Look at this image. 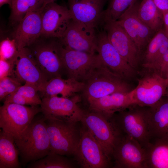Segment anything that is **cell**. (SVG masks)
I'll list each match as a JSON object with an SVG mask.
<instances>
[{"mask_svg": "<svg viewBox=\"0 0 168 168\" xmlns=\"http://www.w3.org/2000/svg\"><path fill=\"white\" fill-rule=\"evenodd\" d=\"M46 118L43 115L34 118L20 134L14 138L23 165L45 157L51 152Z\"/></svg>", "mask_w": 168, "mask_h": 168, "instance_id": "obj_1", "label": "cell"}, {"mask_svg": "<svg viewBox=\"0 0 168 168\" xmlns=\"http://www.w3.org/2000/svg\"><path fill=\"white\" fill-rule=\"evenodd\" d=\"M57 45L68 78L85 82L103 64L98 54L71 49L63 45L58 39Z\"/></svg>", "mask_w": 168, "mask_h": 168, "instance_id": "obj_2", "label": "cell"}, {"mask_svg": "<svg viewBox=\"0 0 168 168\" xmlns=\"http://www.w3.org/2000/svg\"><path fill=\"white\" fill-rule=\"evenodd\" d=\"M147 107L134 104L111 118L122 134L132 138L143 148L151 140L147 118Z\"/></svg>", "mask_w": 168, "mask_h": 168, "instance_id": "obj_3", "label": "cell"}, {"mask_svg": "<svg viewBox=\"0 0 168 168\" xmlns=\"http://www.w3.org/2000/svg\"><path fill=\"white\" fill-rule=\"evenodd\" d=\"M82 91L87 101L116 92H128L133 89L130 83L111 72L103 64L85 82Z\"/></svg>", "mask_w": 168, "mask_h": 168, "instance_id": "obj_4", "label": "cell"}, {"mask_svg": "<svg viewBox=\"0 0 168 168\" xmlns=\"http://www.w3.org/2000/svg\"><path fill=\"white\" fill-rule=\"evenodd\" d=\"M90 111L85 112L81 122L110 160L113 150L123 134L111 118Z\"/></svg>", "mask_w": 168, "mask_h": 168, "instance_id": "obj_5", "label": "cell"}, {"mask_svg": "<svg viewBox=\"0 0 168 168\" xmlns=\"http://www.w3.org/2000/svg\"><path fill=\"white\" fill-rule=\"evenodd\" d=\"M46 118L51 152L64 156L73 155L77 147L80 130L77 123Z\"/></svg>", "mask_w": 168, "mask_h": 168, "instance_id": "obj_6", "label": "cell"}, {"mask_svg": "<svg viewBox=\"0 0 168 168\" xmlns=\"http://www.w3.org/2000/svg\"><path fill=\"white\" fill-rule=\"evenodd\" d=\"M138 73V84L133 90L134 100L137 104L151 106L165 95L167 79L152 68L142 67Z\"/></svg>", "mask_w": 168, "mask_h": 168, "instance_id": "obj_7", "label": "cell"}, {"mask_svg": "<svg viewBox=\"0 0 168 168\" xmlns=\"http://www.w3.org/2000/svg\"><path fill=\"white\" fill-rule=\"evenodd\" d=\"M96 52L103 63L114 73L130 83L137 81L138 72L117 51L110 41L103 28L97 31Z\"/></svg>", "mask_w": 168, "mask_h": 168, "instance_id": "obj_8", "label": "cell"}, {"mask_svg": "<svg viewBox=\"0 0 168 168\" xmlns=\"http://www.w3.org/2000/svg\"><path fill=\"white\" fill-rule=\"evenodd\" d=\"M41 112L40 107L26 106L12 103L4 102L0 107V127L3 131L17 137Z\"/></svg>", "mask_w": 168, "mask_h": 168, "instance_id": "obj_9", "label": "cell"}, {"mask_svg": "<svg viewBox=\"0 0 168 168\" xmlns=\"http://www.w3.org/2000/svg\"><path fill=\"white\" fill-rule=\"evenodd\" d=\"M41 112L46 118L77 123L81 121L85 111L78 105L79 96L71 97L54 96L42 98Z\"/></svg>", "mask_w": 168, "mask_h": 168, "instance_id": "obj_10", "label": "cell"}, {"mask_svg": "<svg viewBox=\"0 0 168 168\" xmlns=\"http://www.w3.org/2000/svg\"><path fill=\"white\" fill-rule=\"evenodd\" d=\"M102 28L117 51L139 72L142 68V54L124 29L116 21L105 23Z\"/></svg>", "mask_w": 168, "mask_h": 168, "instance_id": "obj_11", "label": "cell"}, {"mask_svg": "<svg viewBox=\"0 0 168 168\" xmlns=\"http://www.w3.org/2000/svg\"><path fill=\"white\" fill-rule=\"evenodd\" d=\"M80 166L84 168H106L110 160L102 147L84 127L80 130L79 142L73 155Z\"/></svg>", "mask_w": 168, "mask_h": 168, "instance_id": "obj_12", "label": "cell"}, {"mask_svg": "<svg viewBox=\"0 0 168 168\" xmlns=\"http://www.w3.org/2000/svg\"><path fill=\"white\" fill-rule=\"evenodd\" d=\"M40 69L48 80L65 73L58 50L57 41L46 42L39 39L29 47Z\"/></svg>", "mask_w": 168, "mask_h": 168, "instance_id": "obj_13", "label": "cell"}, {"mask_svg": "<svg viewBox=\"0 0 168 168\" xmlns=\"http://www.w3.org/2000/svg\"><path fill=\"white\" fill-rule=\"evenodd\" d=\"M41 14V37L45 38H62L72 19L68 7L54 2L44 6Z\"/></svg>", "mask_w": 168, "mask_h": 168, "instance_id": "obj_14", "label": "cell"}, {"mask_svg": "<svg viewBox=\"0 0 168 168\" xmlns=\"http://www.w3.org/2000/svg\"><path fill=\"white\" fill-rule=\"evenodd\" d=\"M114 167L147 168L144 148L135 140L123 135L116 145L112 157Z\"/></svg>", "mask_w": 168, "mask_h": 168, "instance_id": "obj_15", "label": "cell"}, {"mask_svg": "<svg viewBox=\"0 0 168 168\" xmlns=\"http://www.w3.org/2000/svg\"><path fill=\"white\" fill-rule=\"evenodd\" d=\"M138 0L131 5L116 22L124 29L138 47L142 55L156 32L152 30L138 17Z\"/></svg>", "mask_w": 168, "mask_h": 168, "instance_id": "obj_16", "label": "cell"}, {"mask_svg": "<svg viewBox=\"0 0 168 168\" xmlns=\"http://www.w3.org/2000/svg\"><path fill=\"white\" fill-rule=\"evenodd\" d=\"M97 30L72 19L63 35L58 39L71 49L91 54L96 52Z\"/></svg>", "mask_w": 168, "mask_h": 168, "instance_id": "obj_17", "label": "cell"}, {"mask_svg": "<svg viewBox=\"0 0 168 168\" xmlns=\"http://www.w3.org/2000/svg\"><path fill=\"white\" fill-rule=\"evenodd\" d=\"M14 73L20 82L34 86L40 93L43 90L48 81L28 47L18 52L15 62Z\"/></svg>", "mask_w": 168, "mask_h": 168, "instance_id": "obj_18", "label": "cell"}, {"mask_svg": "<svg viewBox=\"0 0 168 168\" xmlns=\"http://www.w3.org/2000/svg\"><path fill=\"white\" fill-rule=\"evenodd\" d=\"M107 0H67L72 20L97 30L101 26L104 8Z\"/></svg>", "mask_w": 168, "mask_h": 168, "instance_id": "obj_19", "label": "cell"}, {"mask_svg": "<svg viewBox=\"0 0 168 168\" xmlns=\"http://www.w3.org/2000/svg\"><path fill=\"white\" fill-rule=\"evenodd\" d=\"M41 9L28 12L17 23L12 34V38L15 41L18 52L25 48L29 47L41 37Z\"/></svg>", "mask_w": 168, "mask_h": 168, "instance_id": "obj_20", "label": "cell"}, {"mask_svg": "<svg viewBox=\"0 0 168 168\" xmlns=\"http://www.w3.org/2000/svg\"><path fill=\"white\" fill-rule=\"evenodd\" d=\"M87 101L90 110L99 113L108 118H111L116 113L136 104L133 90L128 92L115 93Z\"/></svg>", "mask_w": 168, "mask_h": 168, "instance_id": "obj_21", "label": "cell"}, {"mask_svg": "<svg viewBox=\"0 0 168 168\" xmlns=\"http://www.w3.org/2000/svg\"><path fill=\"white\" fill-rule=\"evenodd\" d=\"M147 118L151 141L157 139H168V99L162 98L147 107Z\"/></svg>", "mask_w": 168, "mask_h": 168, "instance_id": "obj_22", "label": "cell"}, {"mask_svg": "<svg viewBox=\"0 0 168 168\" xmlns=\"http://www.w3.org/2000/svg\"><path fill=\"white\" fill-rule=\"evenodd\" d=\"M85 83L74 79L62 77L51 78L47 82L43 90L40 93L41 99L44 97L61 95V96L70 97L78 92L82 91Z\"/></svg>", "mask_w": 168, "mask_h": 168, "instance_id": "obj_23", "label": "cell"}, {"mask_svg": "<svg viewBox=\"0 0 168 168\" xmlns=\"http://www.w3.org/2000/svg\"><path fill=\"white\" fill-rule=\"evenodd\" d=\"M162 28L157 31L143 53L142 68H155L168 49V38Z\"/></svg>", "mask_w": 168, "mask_h": 168, "instance_id": "obj_24", "label": "cell"}, {"mask_svg": "<svg viewBox=\"0 0 168 168\" xmlns=\"http://www.w3.org/2000/svg\"><path fill=\"white\" fill-rule=\"evenodd\" d=\"M144 148L147 168H168V139L152 140Z\"/></svg>", "mask_w": 168, "mask_h": 168, "instance_id": "obj_25", "label": "cell"}, {"mask_svg": "<svg viewBox=\"0 0 168 168\" xmlns=\"http://www.w3.org/2000/svg\"><path fill=\"white\" fill-rule=\"evenodd\" d=\"M19 152L13 137L1 130L0 132V168H18Z\"/></svg>", "mask_w": 168, "mask_h": 168, "instance_id": "obj_26", "label": "cell"}, {"mask_svg": "<svg viewBox=\"0 0 168 168\" xmlns=\"http://www.w3.org/2000/svg\"><path fill=\"white\" fill-rule=\"evenodd\" d=\"M139 18L152 30L156 32L162 29L163 16L152 0H142L137 12Z\"/></svg>", "mask_w": 168, "mask_h": 168, "instance_id": "obj_27", "label": "cell"}, {"mask_svg": "<svg viewBox=\"0 0 168 168\" xmlns=\"http://www.w3.org/2000/svg\"><path fill=\"white\" fill-rule=\"evenodd\" d=\"M37 89L34 86L25 83L16 91L7 96L4 102L12 103L22 105L37 106L42 99Z\"/></svg>", "mask_w": 168, "mask_h": 168, "instance_id": "obj_28", "label": "cell"}, {"mask_svg": "<svg viewBox=\"0 0 168 168\" xmlns=\"http://www.w3.org/2000/svg\"><path fill=\"white\" fill-rule=\"evenodd\" d=\"M44 3V0H12L10 19L18 23L28 12L41 10Z\"/></svg>", "mask_w": 168, "mask_h": 168, "instance_id": "obj_29", "label": "cell"}, {"mask_svg": "<svg viewBox=\"0 0 168 168\" xmlns=\"http://www.w3.org/2000/svg\"><path fill=\"white\" fill-rule=\"evenodd\" d=\"M72 161L64 156L50 152L43 158L30 163L29 168H71L74 167Z\"/></svg>", "mask_w": 168, "mask_h": 168, "instance_id": "obj_30", "label": "cell"}, {"mask_svg": "<svg viewBox=\"0 0 168 168\" xmlns=\"http://www.w3.org/2000/svg\"><path fill=\"white\" fill-rule=\"evenodd\" d=\"M138 0H110L107 8L103 13L102 24L117 21L126 11Z\"/></svg>", "mask_w": 168, "mask_h": 168, "instance_id": "obj_31", "label": "cell"}, {"mask_svg": "<svg viewBox=\"0 0 168 168\" xmlns=\"http://www.w3.org/2000/svg\"><path fill=\"white\" fill-rule=\"evenodd\" d=\"M17 47L13 38H7L0 42V59L15 63L18 53Z\"/></svg>", "mask_w": 168, "mask_h": 168, "instance_id": "obj_32", "label": "cell"}, {"mask_svg": "<svg viewBox=\"0 0 168 168\" xmlns=\"http://www.w3.org/2000/svg\"><path fill=\"white\" fill-rule=\"evenodd\" d=\"M21 82L16 77L7 76L0 78V100L16 91L22 86Z\"/></svg>", "mask_w": 168, "mask_h": 168, "instance_id": "obj_33", "label": "cell"}, {"mask_svg": "<svg viewBox=\"0 0 168 168\" xmlns=\"http://www.w3.org/2000/svg\"><path fill=\"white\" fill-rule=\"evenodd\" d=\"M0 78L7 76L15 77L14 71L15 63L0 59Z\"/></svg>", "mask_w": 168, "mask_h": 168, "instance_id": "obj_34", "label": "cell"}, {"mask_svg": "<svg viewBox=\"0 0 168 168\" xmlns=\"http://www.w3.org/2000/svg\"><path fill=\"white\" fill-rule=\"evenodd\" d=\"M163 77L168 76V49L164 54L156 68L154 69Z\"/></svg>", "mask_w": 168, "mask_h": 168, "instance_id": "obj_35", "label": "cell"}, {"mask_svg": "<svg viewBox=\"0 0 168 168\" xmlns=\"http://www.w3.org/2000/svg\"><path fill=\"white\" fill-rule=\"evenodd\" d=\"M162 14L168 12V0H152Z\"/></svg>", "mask_w": 168, "mask_h": 168, "instance_id": "obj_36", "label": "cell"}, {"mask_svg": "<svg viewBox=\"0 0 168 168\" xmlns=\"http://www.w3.org/2000/svg\"><path fill=\"white\" fill-rule=\"evenodd\" d=\"M163 29L166 37L168 38V12L163 14Z\"/></svg>", "mask_w": 168, "mask_h": 168, "instance_id": "obj_37", "label": "cell"}, {"mask_svg": "<svg viewBox=\"0 0 168 168\" xmlns=\"http://www.w3.org/2000/svg\"><path fill=\"white\" fill-rule=\"evenodd\" d=\"M12 0H0V7H1L4 5L8 4L10 7Z\"/></svg>", "mask_w": 168, "mask_h": 168, "instance_id": "obj_38", "label": "cell"}, {"mask_svg": "<svg viewBox=\"0 0 168 168\" xmlns=\"http://www.w3.org/2000/svg\"><path fill=\"white\" fill-rule=\"evenodd\" d=\"M55 0H44V3L43 6L48 3L54 2Z\"/></svg>", "mask_w": 168, "mask_h": 168, "instance_id": "obj_39", "label": "cell"}, {"mask_svg": "<svg viewBox=\"0 0 168 168\" xmlns=\"http://www.w3.org/2000/svg\"><path fill=\"white\" fill-rule=\"evenodd\" d=\"M165 95L167 96V99H168V89H167Z\"/></svg>", "mask_w": 168, "mask_h": 168, "instance_id": "obj_40", "label": "cell"}, {"mask_svg": "<svg viewBox=\"0 0 168 168\" xmlns=\"http://www.w3.org/2000/svg\"><path fill=\"white\" fill-rule=\"evenodd\" d=\"M166 79H167V89H168V76L166 78Z\"/></svg>", "mask_w": 168, "mask_h": 168, "instance_id": "obj_41", "label": "cell"}]
</instances>
